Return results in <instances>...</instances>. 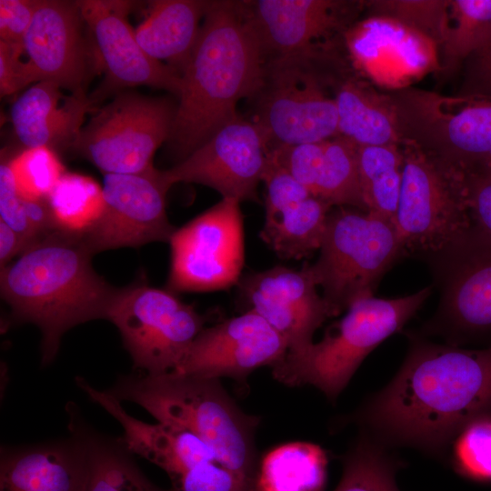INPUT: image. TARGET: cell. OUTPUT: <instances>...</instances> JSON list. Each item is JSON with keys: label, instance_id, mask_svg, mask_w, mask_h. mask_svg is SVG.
<instances>
[{"label": "cell", "instance_id": "1", "mask_svg": "<svg viewBox=\"0 0 491 491\" xmlns=\"http://www.w3.org/2000/svg\"><path fill=\"white\" fill-rule=\"evenodd\" d=\"M394 377L347 422L384 446L444 458L471 423L491 416V347L436 343L414 331Z\"/></svg>", "mask_w": 491, "mask_h": 491}, {"label": "cell", "instance_id": "2", "mask_svg": "<svg viewBox=\"0 0 491 491\" xmlns=\"http://www.w3.org/2000/svg\"><path fill=\"white\" fill-rule=\"evenodd\" d=\"M265 64L244 1H209L181 74L179 102L167 140L179 161L238 116L236 105L256 95Z\"/></svg>", "mask_w": 491, "mask_h": 491}, {"label": "cell", "instance_id": "3", "mask_svg": "<svg viewBox=\"0 0 491 491\" xmlns=\"http://www.w3.org/2000/svg\"><path fill=\"white\" fill-rule=\"evenodd\" d=\"M93 255L81 234L56 228L1 268V296L11 320L41 331L43 366L55 359L66 331L107 318L119 288L95 272Z\"/></svg>", "mask_w": 491, "mask_h": 491}, {"label": "cell", "instance_id": "4", "mask_svg": "<svg viewBox=\"0 0 491 491\" xmlns=\"http://www.w3.org/2000/svg\"><path fill=\"white\" fill-rule=\"evenodd\" d=\"M106 391L119 401L137 404L157 422L193 432L224 466L255 486L259 466L255 435L260 418L241 410L220 379L138 372L119 377Z\"/></svg>", "mask_w": 491, "mask_h": 491}, {"label": "cell", "instance_id": "5", "mask_svg": "<svg viewBox=\"0 0 491 491\" xmlns=\"http://www.w3.org/2000/svg\"><path fill=\"white\" fill-rule=\"evenodd\" d=\"M431 286L397 298L374 296L355 301L319 342L287 352L272 366L280 383L309 385L335 401L364 361L383 341L401 331L430 296Z\"/></svg>", "mask_w": 491, "mask_h": 491}, {"label": "cell", "instance_id": "6", "mask_svg": "<svg viewBox=\"0 0 491 491\" xmlns=\"http://www.w3.org/2000/svg\"><path fill=\"white\" fill-rule=\"evenodd\" d=\"M405 256L394 223L370 212L338 206L329 212L319 256L309 270L337 316L374 296L384 275Z\"/></svg>", "mask_w": 491, "mask_h": 491}, {"label": "cell", "instance_id": "7", "mask_svg": "<svg viewBox=\"0 0 491 491\" xmlns=\"http://www.w3.org/2000/svg\"><path fill=\"white\" fill-rule=\"evenodd\" d=\"M404 168L395 219L405 256L436 252L474 225L466 173L402 142Z\"/></svg>", "mask_w": 491, "mask_h": 491}, {"label": "cell", "instance_id": "8", "mask_svg": "<svg viewBox=\"0 0 491 491\" xmlns=\"http://www.w3.org/2000/svg\"><path fill=\"white\" fill-rule=\"evenodd\" d=\"M426 262L439 291L435 314L416 334L462 345L491 336V236L473 225Z\"/></svg>", "mask_w": 491, "mask_h": 491}, {"label": "cell", "instance_id": "9", "mask_svg": "<svg viewBox=\"0 0 491 491\" xmlns=\"http://www.w3.org/2000/svg\"><path fill=\"white\" fill-rule=\"evenodd\" d=\"M402 142L467 173L491 157V97L412 86L388 93Z\"/></svg>", "mask_w": 491, "mask_h": 491}, {"label": "cell", "instance_id": "10", "mask_svg": "<svg viewBox=\"0 0 491 491\" xmlns=\"http://www.w3.org/2000/svg\"><path fill=\"white\" fill-rule=\"evenodd\" d=\"M106 320L117 327L134 366L161 375L175 370L206 317L175 292L137 282L119 288Z\"/></svg>", "mask_w": 491, "mask_h": 491}, {"label": "cell", "instance_id": "11", "mask_svg": "<svg viewBox=\"0 0 491 491\" xmlns=\"http://www.w3.org/2000/svg\"><path fill=\"white\" fill-rule=\"evenodd\" d=\"M176 111L169 99L121 91L96 109L72 146L104 175L144 174L167 141Z\"/></svg>", "mask_w": 491, "mask_h": 491}, {"label": "cell", "instance_id": "12", "mask_svg": "<svg viewBox=\"0 0 491 491\" xmlns=\"http://www.w3.org/2000/svg\"><path fill=\"white\" fill-rule=\"evenodd\" d=\"M316 55L267 61L256 100L254 122L269 148L327 141L338 135L334 96L315 71Z\"/></svg>", "mask_w": 491, "mask_h": 491}, {"label": "cell", "instance_id": "13", "mask_svg": "<svg viewBox=\"0 0 491 491\" xmlns=\"http://www.w3.org/2000/svg\"><path fill=\"white\" fill-rule=\"evenodd\" d=\"M77 386L119 422L124 429L120 439L131 454L167 474L172 491H240V476L224 466L212 448L193 432L168 423L136 419L125 412L121 401L95 388L84 377Z\"/></svg>", "mask_w": 491, "mask_h": 491}, {"label": "cell", "instance_id": "14", "mask_svg": "<svg viewBox=\"0 0 491 491\" xmlns=\"http://www.w3.org/2000/svg\"><path fill=\"white\" fill-rule=\"evenodd\" d=\"M239 202H220L175 229L167 289L205 292L228 288L240 280L245 262L243 218Z\"/></svg>", "mask_w": 491, "mask_h": 491}, {"label": "cell", "instance_id": "15", "mask_svg": "<svg viewBox=\"0 0 491 491\" xmlns=\"http://www.w3.org/2000/svg\"><path fill=\"white\" fill-rule=\"evenodd\" d=\"M105 205L96 222L81 234L93 254L167 242L175 228L166 215L172 186L156 168L144 174H105Z\"/></svg>", "mask_w": 491, "mask_h": 491}, {"label": "cell", "instance_id": "16", "mask_svg": "<svg viewBox=\"0 0 491 491\" xmlns=\"http://www.w3.org/2000/svg\"><path fill=\"white\" fill-rule=\"evenodd\" d=\"M97 69L105 74L100 95L135 86L166 90L178 97L181 75L150 57L138 44L129 14L135 3L77 1Z\"/></svg>", "mask_w": 491, "mask_h": 491}, {"label": "cell", "instance_id": "17", "mask_svg": "<svg viewBox=\"0 0 491 491\" xmlns=\"http://www.w3.org/2000/svg\"><path fill=\"white\" fill-rule=\"evenodd\" d=\"M268 162L267 142L257 125L239 115L205 144L163 170L167 182L200 184L223 198L257 200V186Z\"/></svg>", "mask_w": 491, "mask_h": 491}, {"label": "cell", "instance_id": "18", "mask_svg": "<svg viewBox=\"0 0 491 491\" xmlns=\"http://www.w3.org/2000/svg\"><path fill=\"white\" fill-rule=\"evenodd\" d=\"M287 351L286 339L262 316L247 310L205 327L172 372L245 382L254 370L280 362Z\"/></svg>", "mask_w": 491, "mask_h": 491}, {"label": "cell", "instance_id": "19", "mask_svg": "<svg viewBox=\"0 0 491 491\" xmlns=\"http://www.w3.org/2000/svg\"><path fill=\"white\" fill-rule=\"evenodd\" d=\"M77 1L38 0L23 46L35 82H51L86 95L97 69Z\"/></svg>", "mask_w": 491, "mask_h": 491}, {"label": "cell", "instance_id": "20", "mask_svg": "<svg viewBox=\"0 0 491 491\" xmlns=\"http://www.w3.org/2000/svg\"><path fill=\"white\" fill-rule=\"evenodd\" d=\"M241 296L286 341L287 352H298L312 344L324 322L335 317L317 292L308 263L296 270L283 266L256 272L238 282Z\"/></svg>", "mask_w": 491, "mask_h": 491}, {"label": "cell", "instance_id": "21", "mask_svg": "<svg viewBox=\"0 0 491 491\" xmlns=\"http://www.w3.org/2000/svg\"><path fill=\"white\" fill-rule=\"evenodd\" d=\"M265 61L317 55L316 45L346 32L355 2L335 0L244 1Z\"/></svg>", "mask_w": 491, "mask_h": 491}, {"label": "cell", "instance_id": "22", "mask_svg": "<svg viewBox=\"0 0 491 491\" xmlns=\"http://www.w3.org/2000/svg\"><path fill=\"white\" fill-rule=\"evenodd\" d=\"M355 65L375 82L396 90L440 69L435 42L390 17L372 15L345 32Z\"/></svg>", "mask_w": 491, "mask_h": 491}, {"label": "cell", "instance_id": "23", "mask_svg": "<svg viewBox=\"0 0 491 491\" xmlns=\"http://www.w3.org/2000/svg\"><path fill=\"white\" fill-rule=\"evenodd\" d=\"M96 109L87 95L65 93L41 81L25 89L10 107V122L24 148L71 149L88 113Z\"/></svg>", "mask_w": 491, "mask_h": 491}, {"label": "cell", "instance_id": "24", "mask_svg": "<svg viewBox=\"0 0 491 491\" xmlns=\"http://www.w3.org/2000/svg\"><path fill=\"white\" fill-rule=\"evenodd\" d=\"M88 455L83 441L67 439L3 447L0 491H86Z\"/></svg>", "mask_w": 491, "mask_h": 491}, {"label": "cell", "instance_id": "25", "mask_svg": "<svg viewBox=\"0 0 491 491\" xmlns=\"http://www.w3.org/2000/svg\"><path fill=\"white\" fill-rule=\"evenodd\" d=\"M209 1L157 0L135 29L136 40L153 59L180 75L196 43Z\"/></svg>", "mask_w": 491, "mask_h": 491}, {"label": "cell", "instance_id": "26", "mask_svg": "<svg viewBox=\"0 0 491 491\" xmlns=\"http://www.w3.org/2000/svg\"><path fill=\"white\" fill-rule=\"evenodd\" d=\"M338 115V135L357 146L401 145L397 117L389 94L368 84L347 79L334 95Z\"/></svg>", "mask_w": 491, "mask_h": 491}, {"label": "cell", "instance_id": "27", "mask_svg": "<svg viewBox=\"0 0 491 491\" xmlns=\"http://www.w3.org/2000/svg\"><path fill=\"white\" fill-rule=\"evenodd\" d=\"M332 207L313 195L266 205L260 236L283 259L305 258L319 250Z\"/></svg>", "mask_w": 491, "mask_h": 491}, {"label": "cell", "instance_id": "28", "mask_svg": "<svg viewBox=\"0 0 491 491\" xmlns=\"http://www.w3.org/2000/svg\"><path fill=\"white\" fill-rule=\"evenodd\" d=\"M66 412L70 434L79 437L87 451L86 491H172L157 487L142 473L120 438H110L92 428L72 404Z\"/></svg>", "mask_w": 491, "mask_h": 491}, {"label": "cell", "instance_id": "29", "mask_svg": "<svg viewBox=\"0 0 491 491\" xmlns=\"http://www.w3.org/2000/svg\"><path fill=\"white\" fill-rule=\"evenodd\" d=\"M327 456L318 445L296 441L280 445L261 460L255 491H323Z\"/></svg>", "mask_w": 491, "mask_h": 491}, {"label": "cell", "instance_id": "30", "mask_svg": "<svg viewBox=\"0 0 491 491\" xmlns=\"http://www.w3.org/2000/svg\"><path fill=\"white\" fill-rule=\"evenodd\" d=\"M358 174L367 212L395 225L404 155L400 145L358 146Z\"/></svg>", "mask_w": 491, "mask_h": 491}, {"label": "cell", "instance_id": "31", "mask_svg": "<svg viewBox=\"0 0 491 491\" xmlns=\"http://www.w3.org/2000/svg\"><path fill=\"white\" fill-rule=\"evenodd\" d=\"M389 447L360 430L343 458V472L334 491H400L396 474L400 466Z\"/></svg>", "mask_w": 491, "mask_h": 491}, {"label": "cell", "instance_id": "32", "mask_svg": "<svg viewBox=\"0 0 491 491\" xmlns=\"http://www.w3.org/2000/svg\"><path fill=\"white\" fill-rule=\"evenodd\" d=\"M46 202L56 228L83 234L103 212V186L88 175L66 171L47 196Z\"/></svg>", "mask_w": 491, "mask_h": 491}, {"label": "cell", "instance_id": "33", "mask_svg": "<svg viewBox=\"0 0 491 491\" xmlns=\"http://www.w3.org/2000/svg\"><path fill=\"white\" fill-rule=\"evenodd\" d=\"M491 35V0L448 1V24L439 47L440 69L452 72Z\"/></svg>", "mask_w": 491, "mask_h": 491}, {"label": "cell", "instance_id": "34", "mask_svg": "<svg viewBox=\"0 0 491 491\" xmlns=\"http://www.w3.org/2000/svg\"><path fill=\"white\" fill-rule=\"evenodd\" d=\"M357 148L356 145L340 135L326 142L313 195L332 206L367 212L359 180Z\"/></svg>", "mask_w": 491, "mask_h": 491}, {"label": "cell", "instance_id": "35", "mask_svg": "<svg viewBox=\"0 0 491 491\" xmlns=\"http://www.w3.org/2000/svg\"><path fill=\"white\" fill-rule=\"evenodd\" d=\"M8 162L17 190L29 199H46L66 172L58 153L45 146L24 148Z\"/></svg>", "mask_w": 491, "mask_h": 491}, {"label": "cell", "instance_id": "36", "mask_svg": "<svg viewBox=\"0 0 491 491\" xmlns=\"http://www.w3.org/2000/svg\"><path fill=\"white\" fill-rule=\"evenodd\" d=\"M373 15L396 19L426 35L438 47L448 24V1L400 0L371 2Z\"/></svg>", "mask_w": 491, "mask_h": 491}, {"label": "cell", "instance_id": "37", "mask_svg": "<svg viewBox=\"0 0 491 491\" xmlns=\"http://www.w3.org/2000/svg\"><path fill=\"white\" fill-rule=\"evenodd\" d=\"M449 454L459 473L476 480H491V416L464 428L454 440Z\"/></svg>", "mask_w": 491, "mask_h": 491}, {"label": "cell", "instance_id": "38", "mask_svg": "<svg viewBox=\"0 0 491 491\" xmlns=\"http://www.w3.org/2000/svg\"><path fill=\"white\" fill-rule=\"evenodd\" d=\"M326 142L276 146L269 148L268 155L313 195L324 158Z\"/></svg>", "mask_w": 491, "mask_h": 491}, {"label": "cell", "instance_id": "39", "mask_svg": "<svg viewBox=\"0 0 491 491\" xmlns=\"http://www.w3.org/2000/svg\"><path fill=\"white\" fill-rule=\"evenodd\" d=\"M0 220L18 234L26 248L42 238L27 217L25 197L17 190L8 158L5 156H2L0 165Z\"/></svg>", "mask_w": 491, "mask_h": 491}, {"label": "cell", "instance_id": "40", "mask_svg": "<svg viewBox=\"0 0 491 491\" xmlns=\"http://www.w3.org/2000/svg\"><path fill=\"white\" fill-rule=\"evenodd\" d=\"M24 46L21 44L0 40V94L13 95L35 84L33 71L27 60H23Z\"/></svg>", "mask_w": 491, "mask_h": 491}, {"label": "cell", "instance_id": "41", "mask_svg": "<svg viewBox=\"0 0 491 491\" xmlns=\"http://www.w3.org/2000/svg\"><path fill=\"white\" fill-rule=\"evenodd\" d=\"M463 65V80L457 95L491 97V35Z\"/></svg>", "mask_w": 491, "mask_h": 491}, {"label": "cell", "instance_id": "42", "mask_svg": "<svg viewBox=\"0 0 491 491\" xmlns=\"http://www.w3.org/2000/svg\"><path fill=\"white\" fill-rule=\"evenodd\" d=\"M38 0H0V40L23 45Z\"/></svg>", "mask_w": 491, "mask_h": 491}, {"label": "cell", "instance_id": "43", "mask_svg": "<svg viewBox=\"0 0 491 491\" xmlns=\"http://www.w3.org/2000/svg\"><path fill=\"white\" fill-rule=\"evenodd\" d=\"M466 181L473 225L491 236V176L468 172Z\"/></svg>", "mask_w": 491, "mask_h": 491}, {"label": "cell", "instance_id": "44", "mask_svg": "<svg viewBox=\"0 0 491 491\" xmlns=\"http://www.w3.org/2000/svg\"><path fill=\"white\" fill-rule=\"evenodd\" d=\"M26 249V246L18 234L8 225L0 220V266H6L9 261Z\"/></svg>", "mask_w": 491, "mask_h": 491}, {"label": "cell", "instance_id": "45", "mask_svg": "<svg viewBox=\"0 0 491 491\" xmlns=\"http://www.w3.org/2000/svg\"><path fill=\"white\" fill-rule=\"evenodd\" d=\"M471 172H479L491 176V157L484 162L479 167ZM468 173V172H467Z\"/></svg>", "mask_w": 491, "mask_h": 491}]
</instances>
